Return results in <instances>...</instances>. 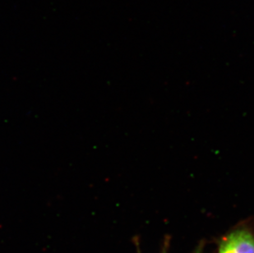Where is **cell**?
Returning a JSON list of instances; mask_svg holds the SVG:
<instances>
[{
  "label": "cell",
  "mask_w": 254,
  "mask_h": 253,
  "mask_svg": "<svg viewBox=\"0 0 254 253\" xmlns=\"http://www.w3.org/2000/svg\"><path fill=\"white\" fill-rule=\"evenodd\" d=\"M167 247H168V244H166V247L164 248L163 251L161 252V253H167ZM194 253H203V246H202V245L198 246V248H197V250L195 251Z\"/></svg>",
  "instance_id": "cell-2"
},
{
  "label": "cell",
  "mask_w": 254,
  "mask_h": 253,
  "mask_svg": "<svg viewBox=\"0 0 254 253\" xmlns=\"http://www.w3.org/2000/svg\"><path fill=\"white\" fill-rule=\"evenodd\" d=\"M217 253H254V229L249 221L240 223L221 238Z\"/></svg>",
  "instance_id": "cell-1"
}]
</instances>
